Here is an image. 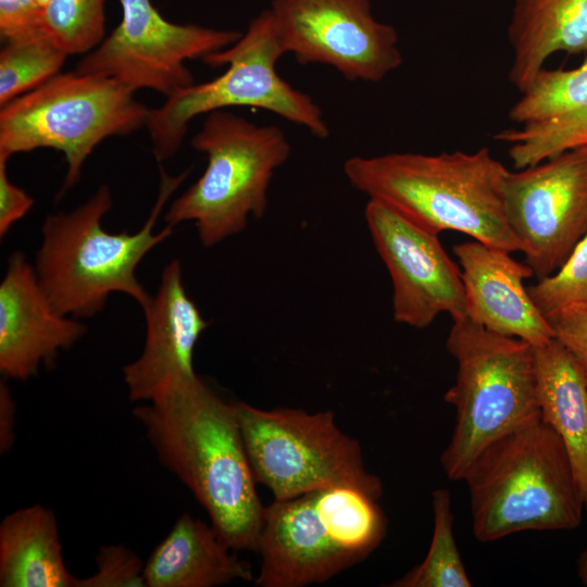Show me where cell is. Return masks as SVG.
I'll list each match as a JSON object with an SVG mask.
<instances>
[{
    "instance_id": "484cf974",
    "label": "cell",
    "mask_w": 587,
    "mask_h": 587,
    "mask_svg": "<svg viewBox=\"0 0 587 587\" xmlns=\"http://www.w3.org/2000/svg\"><path fill=\"white\" fill-rule=\"evenodd\" d=\"M528 292L546 316L570 305H587V235L553 274L538 279Z\"/></svg>"
},
{
    "instance_id": "4316f807",
    "label": "cell",
    "mask_w": 587,
    "mask_h": 587,
    "mask_svg": "<svg viewBox=\"0 0 587 587\" xmlns=\"http://www.w3.org/2000/svg\"><path fill=\"white\" fill-rule=\"evenodd\" d=\"M93 575L76 579L75 587H143L147 586L142 561L120 545L103 546L96 557Z\"/></svg>"
},
{
    "instance_id": "5bb4252c",
    "label": "cell",
    "mask_w": 587,
    "mask_h": 587,
    "mask_svg": "<svg viewBox=\"0 0 587 587\" xmlns=\"http://www.w3.org/2000/svg\"><path fill=\"white\" fill-rule=\"evenodd\" d=\"M364 217L391 278L397 323L423 329L440 313L466 317L461 271L437 234L375 199H369Z\"/></svg>"
},
{
    "instance_id": "ac0fdd59",
    "label": "cell",
    "mask_w": 587,
    "mask_h": 587,
    "mask_svg": "<svg viewBox=\"0 0 587 587\" xmlns=\"http://www.w3.org/2000/svg\"><path fill=\"white\" fill-rule=\"evenodd\" d=\"M142 310L143 349L123 369L132 401H150L175 380L195 375L193 350L209 325L185 290L178 260L165 265L155 295Z\"/></svg>"
},
{
    "instance_id": "f546056e",
    "label": "cell",
    "mask_w": 587,
    "mask_h": 587,
    "mask_svg": "<svg viewBox=\"0 0 587 587\" xmlns=\"http://www.w3.org/2000/svg\"><path fill=\"white\" fill-rule=\"evenodd\" d=\"M9 158L0 155V236L7 235L11 226L33 207V198L8 176Z\"/></svg>"
},
{
    "instance_id": "4fadbf2b",
    "label": "cell",
    "mask_w": 587,
    "mask_h": 587,
    "mask_svg": "<svg viewBox=\"0 0 587 587\" xmlns=\"http://www.w3.org/2000/svg\"><path fill=\"white\" fill-rule=\"evenodd\" d=\"M509 224L538 279L553 274L587 235V145L508 171Z\"/></svg>"
},
{
    "instance_id": "7402d4cb",
    "label": "cell",
    "mask_w": 587,
    "mask_h": 587,
    "mask_svg": "<svg viewBox=\"0 0 587 587\" xmlns=\"http://www.w3.org/2000/svg\"><path fill=\"white\" fill-rule=\"evenodd\" d=\"M66 569L54 514L36 504L8 514L0 525L1 587H75Z\"/></svg>"
},
{
    "instance_id": "7a4b0ae2",
    "label": "cell",
    "mask_w": 587,
    "mask_h": 587,
    "mask_svg": "<svg viewBox=\"0 0 587 587\" xmlns=\"http://www.w3.org/2000/svg\"><path fill=\"white\" fill-rule=\"evenodd\" d=\"M508 168L489 148L438 154L392 152L351 157L344 173L369 199L391 207L423 228L453 230L472 239L521 251L507 215Z\"/></svg>"
},
{
    "instance_id": "f1b7e54d",
    "label": "cell",
    "mask_w": 587,
    "mask_h": 587,
    "mask_svg": "<svg viewBox=\"0 0 587 587\" xmlns=\"http://www.w3.org/2000/svg\"><path fill=\"white\" fill-rule=\"evenodd\" d=\"M45 8L37 0H0V35L3 41L43 28Z\"/></svg>"
},
{
    "instance_id": "d4e9b609",
    "label": "cell",
    "mask_w": 587,
    "mask_h": 587,
    "mask_svg": "<svg viewBox=\"0 0 587 587\" xmlns=\"http://www.w3.org/2000/svg\"><path fill=\"white\" fill-rule=\"evenodd\" d=\"M104 24V0H50L43 10L45 32L68 55L97 48Z\"/></svg>"
},
{
    "instance_id": "7c38bea8",
    "label": "cell",
    "mask_w": 587,
    "mask_h": 587,
    "mask_svg": "<svg viewBox=\"0 0 587 587\" xmlns=\"http://www.w3.org/2000/svg\"><path fill=\"white\" fill-rule=\"evenodd\" d=\"M268 10L285 53L302 65L377 83L402 64L398 33L374 17L371 0H273Z\"/></svg>"
},
{
    "instance_id": "8992f818",
    "label": "cell",
    "mask_w": 587,
    "mask_h": 587,
    "mask_svg": "<svg viewBox=\"0 0 587 587\" xmlns=\"http://www.w3.org/2000/svg\"><path fill=\"white\" fill-rule=\"evenodd\" d=\"M446 347L457 362L444 397L455 425L440 464L449 479L462 480L489 444L540 416L534 348L467 317L453 320Z\"/></svg>"
},
{
    "instance_id": "1f68e13d",
    "label": "cell",
    "mask_w": 587,
    "mask_h": 587,
    "mask_svg": "<svg viewBox=\"0 0 587 587\" xmlns=\"http://www.w3.org/2000/svg\"><path fill=\"white\" fill-rule=\"evenodd\" d=\"M577 575L580 582L587 586V547L583 550L577 560Z\"/></svg>"
},
{
    "instance_id": "5b68a950",
    "label": "cell",
    "mask_w": 587,
    "mask_h": 587,
    "mask_svg": "<svg viewBox=\"0 0 587 587\" xmlns=\"http://www.w3.org/2000/svg\"><path fill=\"white\" fill-rule=\"evenodd\" d=\"M387 521L377 498L330 486L265 507L257 551L261 587L324 583L361 562L382 542Z\"/></svg>"
},
{
    "instance_id": "3957f363",
    "label": "cell",
    "mask_w": 587,
    "mask_h": 587,
    "mask_svg": "<svg viewBox=\"0 0 587 587\" xmlns=\"http://www.w3.org/2000/svg\"><path fill=\"white\" fill-rule=\"evenodd\" d=\"M188 172L170 176L160 166L157 201L142 227L135 234L111 233L102 218L113 200L101 185L88 200L67 213L50 214L41 232L35 271L52 307L63 315L89 317L99 312L113 292L128 295L143 308L150 295L138 280L136 268L145 255L174 229L167 225L154 233L165 203Z\"/></svg>"
},
{
    "instance_id": "44dd1931",
    "label": "cell",
    "mask_w": 587,
    "mask_h": 587,
    "mask_svg": "<svg viewBox=\"0 0 587 587\" xmlns=\"http://www.w3.org/2000/svg\"><path fill=\"white\" fill-rule=\"evenodd\" d=\"M533 348L540 417L562 439L587 511V383L557 338Z\"/></svg>"
},
{
    "instance_id": "603a6c76",
    "label": "cell",
    "mask_w": 587,
    "mask_h": 587,
    "mask_svg": "<svg viewBox=\"0 0 587 587\" xmlns=\"http://www.w3.org/2000/svg\"><path fill=\"white\" fill-rule=\"evenodd\" d=\"M67 57L45 29L5 40L0 51V105L54 77Z\"/></svg>"
},
{
    "instance_id": "9a60e30c",
    "label": "cell",
    "mask_w": 587,
    "mask_h": 587,
    "mask_svg": "<svg viewBox=\"0 0 587 587\" xmlns=\"http://www.w3.org/2000/svg\"><path fill=\"white\" fill-rule=\"evenodd\" d=\"M511 107L520 128L495 135L515 170L587 145V60L573 70L541 68Z\"/></svg>"
},
{
    "instance_id": "d6a6232c",
    "label": "cell",
    "mask_w": 587,
    "mask_h": 587,
    "mask_svg": "<svg viewBox=\"0 0 587 587\" xmlns=\"http://www.w3.org/2000/svg\"><path fill=\"white\" fill-rule=\"evenodd\" d=\"M43 8L50 0H37Z\"/></svg>"
},
{
    "instance_id": "ba28073f",
    "label": "cell",
    "mask_w": 587,
    "mask_h": 587,
    "mask_svg": "<svg viewBox=\"0 0 587 587\" xmlns=\"http://www.w3.org/2000/svg\"><path fill=\"white\" fill-rule=\"evenodd\" d=\"M121 82L93 74L59 73L1 107L0 155L38 148L64 154L67 170L61 198L105 138L126 136L147 125L150 110Z\"/></svg>"
},
{
    "instance_id": "2e32d148",
    "label": "cell",
    "mask_w": 587,
    "mask_h": 587,
    "mask_svg": "<svg viewBox=\"0 0 587 587\" xmlns=\"http://www.w3.org/2000/svg\"><path fill=\"white\" fill-rule=\"evenodd\" d=\"M78 321L59 313L22 252L8 261L0 284V372L27 379L60 350L72 347L85 333Z\"/></svg>"
},
{
    "instance_id": "83f0119b",
    "label": "cell",
    "mask_w": 587,
    "mask_h": 587,
    "mask_svg": "<svg viewBox=\"0 0 587 587\" xmlns=\"http://www.w3.org/2000/svg\"><path fill=\"white\" fill-rule=\"evenodd\" d=\"M557 338L573 355L587 383V305L576 304L547 316Z\"/></svg>"
},
{
    "instance_id": "9c48e42d",
    "label": "cell",
    "mask_w": 587,
    "mask_h": 587,
    "mask_svg": "<svg viewBox=\"0 0 587 587\" xmlns=\"http://www.w3.org/2000/svg\"><path fill=\"white\" fill-rule=\"evenodd\" d=\"M284 54L267 9L250 22L236 42L204 57L202 61L209 66L227 65L226 72L210 82L195 83L150 110L146 127L157 161L179 149L195 117L232 107L266 110L317 138H327L329 129L320 107L278 75L276 63Z\"/></svg>"
},
{
    "instance_id": "52a82bcc",
    "label": "cell",
    "mask_w": 587,
    "mask_h": 587,
    "mask_svg": "<svg viewBox=\"0 0 587 587\" xmlns=\"http://www.w3.org/2000/svg\"><path fill=\"white\" fill-rule=\"evenodd\" d=\"M191 146L207 155V167L171 203L164 220L174 227L192 222L201 243L213 247L241 233L249 216L264 215L274 172L291 148L277 126L257 125L226 110L207 114Z\"/></svg>"
},
{
    "instance_id": "6da1fadb",
    "label": "cell",
    "mask_w": 587,
    "mask_h": 587,
    "mask_svg": "<svg viewBox=\"0 0 587 587\" xmlns=\"http://www.w3.org/2000/svg\"><path fill=\"white\" fill-rule=\"evenodd\" d=\"M134 409L161 463L205 509L232 550H255L265 507L245 448L235 403L197 374L182 377Z\"/></svg>"
},
{
    "instance_id": "277c9868",
    "label": "cell",
    "mask_w": 587,
    "mask_h": 587,
    "mask_svg": "<svg viewBox=\"0 0 587 587\" xmlns=\"http://www.w3.org/2000/svg\"><path fill=\"white\" fill-rule=\"evenodd\" d=\"M462 480L482 542L525 530H572L586 510L567 450L540 416L489 444Z\"/></svg>"
},
{
    "instance_id": "d6986e66",
    "label": "cell",
    "mask_w": 587,
    "mask_h": 587,
    "mask_svg": "<svg viewBox=\"0 0 587 587\" xmlns=\"http://www.w3.org/2000/svg\"><path fill=\"white\" fill-rule=\"evenodd\" d=\"M230 551L212 525L184 513L146 562V584L213 587L237 579L253 580L250 564Z\"/></svg>"
},
{
    "instance_id": "8fae6325",
    "label": "cell",
    "mask_w": 587,
    "mask_h": 587,
    "mask_svg": "<svg viewBox=\"0 0 587 587\" xmlns=\"http://www.w3.org/2000/svg\"><path fill=\"white\" fill-rule=\"evenodd\" d=\"M121 23L76 71L114 78L132 90L147 88L166 98L195 84L185 62L221 51L242 33L165 20L151 0H120Z\"/></svg>"
},
{
    "instance_id": "e0dca14e",
    "label": "cell",
    "mask_w": 587,
    "mask_h": 587,
    "mask_svg": "<svg viewBox=\"0 0 587 587\" xmlns=\"http://www.w3.org/2000/svg\"><path fill=\"white\" fill-rule=\"evenodd\" d=\"M465 292V314L486 329L522 339L532 347L554 338L547 316L532 299L524 280L534 275L512 252L478 240L454 245Z\"/></svg>"
},
{
    "instance_id": "30bf717a",
    "label": "cell",
    "mask_w": 587,
    "mask_h": 587,
    "mask_svg": "<svg viewBox=\"0 0 587 587\" xmlns=\"http://www.w3.org/2000/svg\"><path fill=\"white\" fill-rule=\"evenodd\" d=\"M235 409L254 478L275 500L330 486L382 496L380 479L366 470L359 442L338 428L333 412L262 410L245 402Z\"/></svg>"
},
{
    "instance_id": "ffe728a7",
    "label": "cell",
    "mask_w": 587,
    "mask_h": 587,
    "mask_svg": "<svg viewBox=\"0 0 587 587\" xmlns=\"http://www.w3.org/2000/svg\"><path fill=\"white\" fill-rule=\"evenodd\" d=\"M510 83L524 91L555 52H587V0H514L508 26Z\"/></svg>"
},
{
    "instance_id": "4dcf8cb0",
    "label": "cell",
    "mask_w": 587,
    "mask_h": 587,
    "mask_svg": "<svg viewBox=\"0 0 587 587\" xmlns=\"http://www.w3.org/2000/svg\"><path fill=\"white\" fill-rule=\"evenodd\" d=\"M14 402L5 386L0 389V449L7 451L13 444Z\"/></svg>"
},
{
    "instance_id": "cb8c5ba5",
    "label": "cell",
    "mask_w": 587,
    "mask_h": 587,
    "mask_svg": "<svg viewBox=\"0 0 587 587\" xmlns=\"http://www.w3.org/2000/svg\"><path fill=\"white\" fill-rule=\"evenodd\" d=\"M434 530L425 559L392 587H471L453 534V512L448 489L432 494Z\"/></svg>"
}]
</instances>
